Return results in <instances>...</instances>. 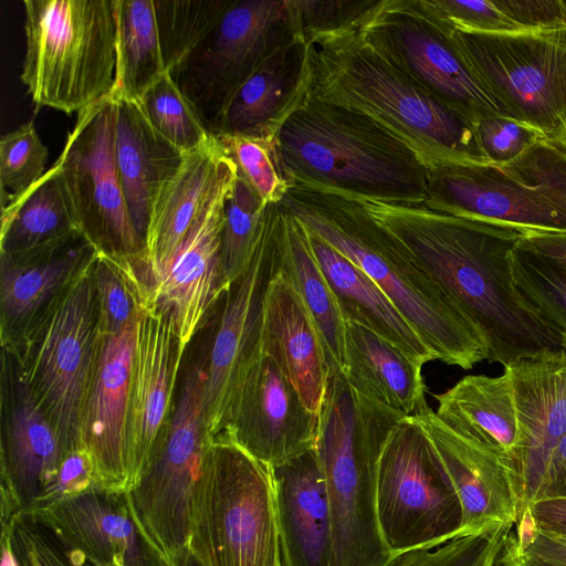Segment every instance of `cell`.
I'll use <instances>...</instances> for the list:
<instances>
[{"label": "cell", "mask_w": 566, "mask_h": 566, "mask_svg": "<svg viewBox=\"0 0 566 566\" xmlns=\"http://www.w3.org/2000/svg\"><path fill=\"white\" fill-rule=\"evenodd\" d=\"M261 349L292 382L305 406L318 415L328 361L311 316L281 268L264 294Z\"/></svg>", "instance_id": "83f0119b"}, {"label": "cell", "mask_w": 566, "mask_h": 566, "mask_svg": "<svg viewBox=\"0 0 566 566\" xmlns=\"http://www.w3.org/2000/svg\"><path fill=\"white\" fill-rule=\"evenodd\" d=\"M377 517L395 559L467 535L459 499L433 447L410 417L394 426L380 452Z\"/></svg>", "instance_id": "9c48e42d"}, {"label": "cell", "mask_w": 566, "mask_h": 566, "mask_svg": "<svg viewBox=\"0 0 566 566\" xmlns=\"http://www.w3.org/2000/svg\"><path fill=\"white\" fill-rule=\"evenodd\" d=\"M317 432L318 415L305 406L273 359L261 353L235 394L219 438L230 439L272 467L314 448Z\"/></svg>", "instance_id": "ac0fdd59"}, {"label": "cell", "mask_w": 566, "mask_h": 566, "mask_svg": "<svg viewBox=\"0 0 566 566\" xmlns=\"http://www.w3.org/2000/svg\"><path fill=\"white\" fill-rule=\"evenodd\" d=\"M503 566H566V538L543 532L526 507L509 534L500 556Z\"/></svg>", "instance_id": "7dc6e473"}, {"label": "cell", "mask_w": 566, "mask_h": 566, "mask_svg": "<svg viewBox=\"0 0 566 566\" xmlns=\"http://www.w3.org/2000/svg\"><path fill=\"white\" fill-rule=\"evenodd\" d=\"M479 144L488 163L506 164L545 137L534 127L505 116H491L475 124Z\"/></svg>", "instance_id": "c3c4849f"}, {"label": "cell", "mask_w": 566, "mask_h": 566, "mask_svg": "<svg viewBox=\"0 0 566 566\" xmlns=\"http://www.w3.org/2000/svg\"><path fill=\"white\" fill-rule=\"evenodd\" d=\"M281 270L317 329L329 368L343 371L345 322L336 296L313 254L306 228L286 211L281 242Z\"/></svg>", "instance_id": "836d02e7"}, {"label": "cell", "mask_w": 566, "mask_h": 566, "mask_svg": "<svg viewBox=\"0 0 566 566\" xmlns=\"http://www.w3.org/2000/svg\"><path fill=\"white\" fill-rule=\"evenodd\" d=\"M423 205L522 231L566 233V145L543 137L506 164L437 165Z\"/></svg>", "instance_id": "ba28073f"}, {"label": "cell", "mask_w": 566, "mask_h": 566, "mask_svg": "<svg viewBox=\"0 0 566 566\" xmlns=\"http://www.w3.org/2000/svg\"><path fill=\"white\" fill-rule=\"evenodd\" d=\"M93 277L101 335L123 332L153 305V293L133 260L97 252Z\"/></svg>", "instance_id": "8d00e7d4"}, {"label": "cell", "mask_w": 566, "mask_h": 566, "mask_svg": "<svg viewBox=\"0 0 566 566\" xmlns=\"http://www.w3.org/2000/svg\"><path fill=\"white\" fill-rule=\"evenodd\" d=\"M269 470L283 566H331L332 516L315 447Z\"/></svg>", "instance_id": "484cf974"}, {"label": "cell", "mask_w": 566, "mask_h": 566, "mask_svg": "<svg viewBox=\"0 0 566 566\" xmlns=\"http://www.w3.org/2000/svg\"><path fill=\"white\" fill-rule=\"evenodd\" d=\"M402 415L356 392L329 368L315 450L332 516L331 566H391L377 517V470L384 443Z\"/></svg>", "instance_id": "5b68a950"}, {"label": "cell", "mask_w": 566, "mask_h": 566, "mask_svg": "<svg viewBox=\"0 0 566 566\" xmlns=\"http://www.w3.org/2000/svg\"><path fill=\"white\" fill-rule=\"evenodd\" d=\"M560 344H562V350H563L564 355L566 356V331H564L560 334Z\"/></svg>", "instance_id": "6f0895ef"}, {"label": "cell", "mask_w": 566, "mask_h": 566, "mask_svg": "<svg viewBox=\"0 0 566 566\" xmlns=\"http://www.w3.org/2000/svg\"><path fill=\"white\" fill-rule=\"evenodd\" d=\"M216 139L223 153L235 164L238 175L264 201L280 202L287 185L279 170L271 142L232 136H217Z\"/></svg>", "instance_id": "f6af8a7d"}, {"label": "cell", "mask_w": 566, "mask_h": 566, "mask_svg": "<svg viewBox=\"0 0 566 566\" xmlns=\"http://www.w3.org/2000/svg\"><path fill=\"white\" fill-rule=\"evenodd\" d=\"M343 374L363 397L403 417L424 412L422 366L370 329L345 322Z\"/></svg>", "instance_id": "4dcf8cb0"}, {"label": "cell", "mask_w": 566, "mask_h": 566, "mask_svg": "<svg viewBox=\"0 0 566 566\" xmlns=\"http://www.w3.org/2000/svg\"><path fill=\"white\" fill-rule=\"evenodd\" d=\"M186 348L171 318L153 305L138 317L132 355L127 419V490L163 444L174 410Z\"/></svg>", "instance_id": "d6986e66"}, {"label": "cell", "mask_w": 566, "mask_h": 566, "mask_svg": "<svg viewBox=\"0 0 566 566\" xmlns=\"http://www.w3.org/2000/svg\"><path fill=\"white\" fill-rule=\"evenodd\" d=\"M271 143L286 185L392 205H421L427 199L428 165L359 111L306 92Z\"/></svg>", "instance_id": "3957f363"}, {"label": "cell", "mask_w": 566, "mask_h": 566, "mask_svg": "<svg viewBox=\"0 0 566 566\" xmlns=\"http://www.w3.org/2000/svg\"><path fill=\"white\" fill-rule=\"evenodd\" d=\"M437 415L451 428L513 458L520 441L510 374L470 375L436 395ZM514 464V463H513Z\"/></svg>", "instance_id": "d6a6232c"}, {"label": "cell", "mask_w": 566, "mask_h": 566, "mask_svg": "<svg viewBox=\"0 0 566 566\" xmlns=\"http://www.w3.org/2000/svg\"><path fill=\"white\" fill-rule=\"evenodd\" d=\"M188 547L205 566H283L269 467L228 438L209 447Z\"/></svg>", "instance_id": "52a82bcc"}, {"label": "cell", "mask_w": 566, "mask_h": 566, "mask_svg": "<svg viewBox=\"0 0 566 566\" xmlns=\"http://www.w3.org/2000/svg\"><path fill=\"white\" fill-rule=\"evenodd\" d=\"M169 566H205L202 562L186 547L169 560Z\"/></svg>", "instance_id": "11a10c76"}, {"label": "cell", "mask_w": 566, "mask_h": 566, "mask_svg": "<svg viewBox=\"0 0 566 566\" xmlns=\"http://www.w3.org/2000/svg\"><path fill=\"white\" fill-rule=\"evenodd\" d=\"M306 44L312 96L374 118L419 154L429 169L444 163H488L475 125L391 64L358 25Z\"/></svg>", "instance_id": "277c9868"}, {"label": "cell", "mask_w": 566, "mask_h": 566, "mask_svg": "<svg viewBox=\"0 0 566 566\" xmlns=\"http://www.w3.org/2000/svg\"><path fill=\"white\" fill-rule=\"evenodd\" d=\"M17 566H97L36 513H19L1 526Z\"/></svg>", "instance_id": "60d3db41"}, {"label": "cell", "mask_w": 566, "mask_h": 566, "mask_svg": "<svg viewBox=\"0 0 566 566\" xmlns=\"http://www.w3.org/2000/svg\"><path fill=\"white\" fill-rule=\"evenodd\" d=\"M410 418L427 436L459 499L463 533L516 524L522 485L511 458L454 430L430 407Z\"/></svg>", "instance_id": "44dd1931"}, {"label": "cell", "mask_w": 566, "mask_h": 566, "mask_svg": "<svg viewBox=\"0 0 566 566\" xmlns=\"http://www.w3.org/2000/svg\"><path fill=\"white\" fill-rule=\"evenodd\" d=\"M266 203L244 178L237 176L226 200L221 241V265L227 286L252 262L264 230Z\"/></svg>", "instance_id": "74e56055"}, {"label": "cell", "mask_w": 566, "mask_h": 566, "mask_svg": "<svg viewBox=\"0 0 566 566\" xmlns=\"http://www.w3.org/2000/svg\"><path fill=\"white\" fill-rule=\"evenodd\" d=\"M283 222L280 202H268L264 230L252 262L221 297L210 347L203 356V409L211 441L223 433L235 394L262 353L263 301L281 268Z\"/></svg>", "instance_id": "2e32d148"}, {"label": "cell", "mask_w": 566, "mask_h": 566, "mask_svg": "<svg viewBox=\"0 0 566 566\" xmlns=\"http://www.w3.org/2000/svg\"><path fill=\"white\" fill-rule=\"evenodd\" d=\"M514 282L547 324L566 331V266L518 243L512 252Z\"/></svg>", "instance_id": "b9f144b4"}, {"label": "cell", "mask_w": 566, "mask_h": 566, "mask_svg": "<svg viewBox=\"0 0 566 566\" xmlns=\"http://www.w3.org/2000/svg\"><path fill=\"white\" fill-rule=\"evenodd\" d=\"M233 166V160L212 136L202 147L185 154L179 170L160 190L145 238L151 293L197 216Z\"/></svg>", "instance_id": "f1b7e54d"}, {"label": "cell", "mask_w": 566, "mask_h": 566, "mask_svg": "<svg viewBox=\"0 0 566 566\" xmlns=\"http://www.w3.org/2000/svg\"><path fill=\"white\" fill-rule=\"evenodd\" d=\"M1 526L44 509L70 449L33 395L18 356L2 347L0 374ZM76 449V448H75Z\"/></svg>", "instance_id": "e0dca14e"}, {"label": "cell", "mask_w": 566, "mask_h": 566, "mask_svg": "<svg viewBox=\"0 0 566 566\" xmlns=\"http://www.w3.org/2000/svg\"><path fill=\"white\" fill-rule=\"evenodd\" d=\"M39 514L97 566H169L142 528L127 491L95 484Z\"/></svg>", "instance_id": "cb8c5ba5"}, {"label": "cell", "mask_w": 566, "mask_h": 566, "mask_svg": "<svg viewBox=\"0 0 566 566\" xmlns=\"http://www.w3.org/2000/svg\"><path fill=\"white\" fill-rule=\"evenodd\" d=\"M563 143L566 145V132H565V135H564V138H563Z\"/></svg>", "instance_id": "680465c9"}, {"label": "cell", "mask_w": 566, "mask_h": 566, "mask_svg": "<svg viewBox=\"0 0 566 566\" xmlns=\"http://www.w3.org/2000/svg\"><path fill=\"white\" fill-rule=\"evenodd\" d=\"M97 252L76 231L29 252L0 254L1 347H22Z\"/></svg>", "instance_id": "7402d4cb"}, {"label": "cell", "mask_w": 566, "mask_h": 566, "mask_svg": "<svg viewBox=\"0 0 566 566\" xmlns=\"http://www.w3.org/2000/svg\"><path fill=\"white\" fill-rule=\"evenodd\" d=\"M80 231L54 164L23 196L1 209L0 254L29 252Z\"/></svg>", "instance_id": "e575fe53"}, {"label": "cell", "mask_w": 566, "mask_h": 566, "mask_svg": "<svg viewBox=\"0 0 566 566\" xmlns=\"http://www.w3.org/2000/svg\"><path fill=\"white\" fill-rule=\"evenodd\" d=\"M298 38L291 0H232L213 30L169 73L210 133L235 90Z\"/></svg>", "instance_id": "5bb4252c"}, {"label": "cell", "mask_w": 566, "mask_h": 566, "mask_svg": "<svg viewBox=\"0 0 566 566\" xmlns=\"http://www.w3.org/2000/svg\"><path fill=\"white\" fill-rule=\"evenodd\" d=\"M138 102L150 125L185 154L202 147L212 137L169 72L164 73Z\"/></svg>", "instance_id": "ab89813d"}, {"label": "cell", "mask_w": 566, "mask_h": 566, "mask_svg": "<svg viewBox=\"0 0 566 566\" xmlns=\"http://www.w3.org/2000/svg\"><path fill=\"white\" fill-rule=\"evenodd\" d=\"M300 38L310 41L361 24L380 0H291Z\"/></svg>", "instance_id": "bcb514c9"}, {"label": "cell", "mask_w": 566, "mask_h": 566, "mask_svg": "<svg viewBox=\"0 0 566 566\" xmlns=\"http://www.w3.org/2000/svg\"><path fill=\"white\" fill-rule=\"evenodd\" d=\"M48 149L32 120L0 140L1 209L19 199L43 176Z\"/></svg>", "instance_id": "7bdbcfd3"}, {"label": "cell", "mask_w": 566, "mask_h": 566, "mask_svg": "<svg viewBox=\"0 0 566 566\" xmlns=\"http://www.w3.org/2000/svg\"><path fill=\"white\" fill-rule=\"evenodd\" d=\"M307 234L344 322L370 329L421 365L437 360L390 298L361 269L313 232L307 230Z\"/></svg>", "instance_id": "1f68e13d"}, {"label": "cell", "mask_w": 566, "mask_h": 566, "mask_svg": "<svg viewBox=\"0 0 566 566\" xmlns=\"http://www.w3.org/2000/svg\"><path fill=\"white\" fill-rule=\"evenodd\" d=\"M526 32L566 29L564 0H494Z\"/></svg>", "instance_id": "f907efd6"}, {"label": "cell", "mask_w": 566, "mask_h": 566, "mask_svg": "<svg viewBox=\"0 0 566 566\" xmlns=\"http://www.w3.org/2000/svg\"><path fill=\"white\" fill-rule=\"evenodd\" d=\"M363 201L472 323L488 361L506 367L563 353L560 334L541 317L514 282L512 252L522 230L448 214L423 203Z\"/></svg>", "instance_id": "6da1fadb"}, {"label": "cell", "mask_w": 566, "mask_h": 566, "mask_svg": "<svg viewBox=\"0 0 566 566\" xmlns=\"http://www.w3.org/2000/svg\"><path fill=\"white\" fill-rule=\"evenodd\" d=\"M439 18L457 29L490 32H526L513 22L494 1L424 0Z\"/></svg>", "instance_id": "681fc988"}, {"label": "cell", "mask_w": 566, "mask_h": 566, "mask_svg": "<svg viewBox=\"0 0 566 566\" xmlns=\"http://www.w3.org/2000/svg\"><path fill=\"white\" fill-rule=\"evenodd\" d=\"M281 207L361 269L433 353L471 369L486 360L483 340L450 295L368 212L361 199L301 184L287 185Z\"/></svg>", "instance_id": "7a4b0ae2"}, {"label": "cell", "mask_w": 566, "mask_h": 566, "mask_svg": "<svg viewBox=\"0 0 566 566\" xmlns=\"http://www.w3.org/2000/svg\"><path fill=\"white\" fill-rule=\"evenodd\" d=\"M551 497H566V434L549 460L536 500Z\"/></svg>", "instance_id": "f5cc1de1"}, {"label": "cell", "mask_w": 566, "mask_h": 566, "mask_svg": "<svg viewBox=\"0 0 566 566\" xmlns=\"http://www.w3.org/2000/svg\"><path fill=\"white\" fill-rule=\"evenodd\" d=\"M358 31L391 64L474 125L491 116L510 117L467 63L451 27L424 0H380Z\"/></svg>", "instance_id": "4fadbf2b"}, {"label": "cell", "mask_w": 566, "mask_h": 566, "mask_svg": "<svg viewBox=\"0 0 566 566\" xmlns=\"http://www.w3.org/2000/svg\"><path fill=\"white\" fill-rule=\"evenodd\" d=\"M527 509L538 530L566 538V497L539 499Z\"/></svg>", "instance_id": "816d5d0a"}, {"label": "cell", "mask_w": 566, "mask_h": 566, "mask_svg": "<svg viewBox=\"0 0 566 566\" xmlns=\"http://www.w3.org/2000/svg\"><path fill=\"white\" fill-rule=\"evenodd\" d=\"M510 374L520 428L512 458L522 485V512L536 500L549 460L566 434V356L523 359ZM521 512V513H522Z\"/></svg>", "instance_id": "d4e9b609"}, {"label": "cell", "mask_w": 566, "mask_h": 566, "mask_svg": "<svg viewBox=\"0 0 566 566\" xmlns=\"http://www.w3.org/2000/svg\"><path fill=\"white\" fill-rule=\"evenodd\" d=\"M234 166L203 206L172 261L153 285V304L167 314L185 348L202 327L229 286L221 265L226 200Z\"/></svg>", "instance_id": "ffe728a7"}, {"label": "cell", "mask_w": 566, "mask_h": 566, "mask_svg": "<svg viewBox=\"0 0 566 566\" xmlns=\"http://www.w3.org/2000/svg\"><path fill=\"white\" fill-rule=\"evenodd\" d=\"M564 1H565V4H566V0H564Z\"/></svg>", "instance_id": "91938a15"}, {"label": "cell", "mask_w": 566, "mask_h": 566, "mask_svg": "<svg viewBox=\"0 0 566 566\" xmlns=\"http://www.w3.org/2000/svg\"><path fill=\"white\" fill-rule=\"evenodd\" d=\"M114 99L139 101L166 72L154 0H116Z\"/></svg>", "instance_id": "d590c367"}, {"label": "cell", "mask_w": 566, "mask_h": 566, "mask_svg": "<svg viewBox=\"0 0 566 566\" xmlns=\"http://www.w3.org/2000/svg\"><path fill=\"white\" fill-rule=\"evenodd\" d=\"M518 244L566 266V233L523 231Z\"/></svg>", "instance_id": "db71d44e"}, {"label": "cell", "mask_w": 566, "mask_h": 566, "mask_svg": "<svg viewBox=\"0 0 566 566\" xmlns=\"http://www.w3.org/2000/svg\"><path fill=\"white\" fill-rule=\"evenodd\" d=\"M93 262L25 344L8 348L18 356L33 395L70 449L82 447V410L101 342Z\"/></svg>", "instance_id": "8fae6325"}, {"label": "cell", "mask_w": 566, "mask_h": 566, "mask_svg": "<svg viewBox=\"0 0 566 566\" xmlns=\"http://www.w3.org/2000/svg\"><path fill=\"white\" fill-rule=\"evenodd\" d=\"M451 34L474 74L511 118L547 138L563 140L566 29L490 33L451 27Z\"/></svg>", "instance_id": "30bf717a"}, {"label": "cell", "mask_w": 566, "mask_h": 566, "mask_svg": "<svg viewBox=\"0 0 566 566\" xmlns=\"http://www.w3.org/2000/svg\"><path fill=\"white\" fill-rule=\"evenodd\" d=\"M232 0H154L163 57L178 67L213 30Z\"/></svg>", "instance_id": "f35d334b"}, {"label": "cell", "mask_w": 566, "mask_h": 566, "mask_svg": "<svg viewBox=\"0 0 566 566\" xmlns=\"http://www.w3.org/2000/svg\"><path fill=\"white\" fill-rule=\"evenodd\" d=\"M115 156L127 209L145 243L155 201L179 170L185 153L164 138L139 102L115 99Z\"/></svg>", "instance_id": "f546056e"}, {"label": "cell", "mask_w": 566, "mask_h": 566, "mask_svg": "<svg viewBox=\"0 0 566 566\" xmlns=\"http://www.w3.org/2000/svg\"><path fill=\"white\" fill-rule=\"evenodd\" d=\"M513 525L493 524L438 547L405 553L391 566H495Z\"/></svg>", "instance_id": "ee69618b"}, {"label": "cell", "mask_w": 566, "mask_h": 566, "mask_svg": "<svg viewBox=\"0 0 566 566\" xmlns=\"http://www.w3.org/2000/svg\"><path fill=\"white\" fill-rule=\"evenodd\" d=\"M2 562L1 566H17L8 544L1 541Z\"/></svg>", "instance_id": "9f6ffc18"}, {"label": "cell", "mask_w": 566, "mask_h": 566, "mask_svg": "<svg viewBox=\"0 0 566 566\" xmlns=\"http://www.w3.org/2000/svg\"><path fill=\"white\" fill-rule=\"evenodd\" d=\"M116 103L111 96L78 112L55 161L80 231L101 253L145 256L129 216L115 156Z\"/></svg>", "instance_id": "9a60e30c"}, {"label": "cell", "mask_w": 566, "mask_h": 566, "mask_svg": "<svg viewBox=\"0 0 566 566\" xmlns=\"http://www.w3.org/2000/svg\"><path fill=\"white\" fill-rule=\"evenodd\" d=\"M308 76V48L302 39L279 48L231 95L211 135L272 142L305 96Z\"/></svg>", "instance_id": "4316f807"}, {"label": "cell", "mask_w": 566, "mask_h": 566, "mask_svg": "<svg viewBox=\"0 0 566 566\" xmlns=\"http://www.w3.org/2000/svg\"><path fill=\"white\" fill-rule=\"evenodd\" d=\"M138 317L119 334L101 335L82 410L80 442L92 460L95 485L107 490L127 491L128 398Z\"/></svg>", "instance_id": "603a6c76"}, {"label": "cell", "mask_w": 566, "mask_h": 566, "mask_svg": "<svg viewBox=\"0 0 566 566\" xmlns=\"http://www.w3.org/2000/svg\"><path fill=\"white\" fill-rule=\"evenodd\" d=\"M203 357L188 369L159 449L127 490L147 537L168 562L188 547L197 483L211 444L203 409Z\"/></svg>", "instance_id": "7c38bea8"}, {"label": "cell", "mask_w": 566, "mask_h": 566, "mask_svg": "<svg viewBox=\"0 0 566 566\" xmlns=\"http://www.w3.org/2000/svg\"><path fill=\"white\" fill-rule=\"evenodd\" d=\"M20 78L32 101L67 114L112 95L116 0H24Z\"/></svg>", "instance_id": "8992f818"}]
</instances>
